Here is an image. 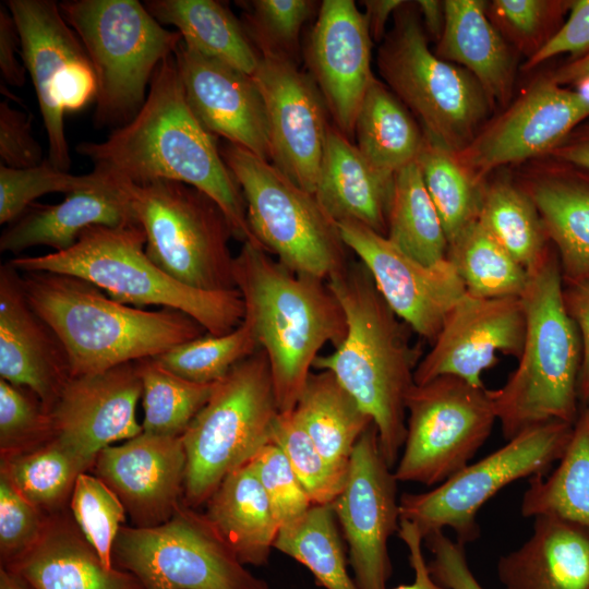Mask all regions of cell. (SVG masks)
I'll list each match as a JSON object with an SVG mask.
<instances>
[{
	"label": "cell",
	"instance_id": "6da1fadb",
	"mask_svg": "<svg viewBox=\"0 0 589 589\" xmlns=\"http://www.w3.org/2000/svg\"><path fill=\"white\" fill-rule=\"evenodd\" d=\"M76 152L93 163L94 170L120 181L171 180L199 189L223 209L237 239L260 245L240 187L214 135L188 104L173 55L155 70L139 112L105 141L82 142Z\"/></svg>",
	"mask_w": 589,
	"mask_h": 589
},
{
	"label": "cell",
	"instance_id": "7a4b0ae2",
	"mask_svg": "<svg viewBox=\"0 0 589 589\" xmlns=\"http://www.w3.org/2000/svg\"><path fill=\"white\" fill-rule=\"evenodd\" d=\"M326 283L344 311L347 332L332 353L315 359L313 369L334 374L372 419L382 455L393 468L406 437V400L420 350L411 345V328L390 309L360 261L349 262Z\"/></svg>",
	"mask_w": 589,
	"mask_h": 589
},
{
	"label": "cell",
	"instance_id": "3957f363",
	"mask_svg": "<svg viewBox=\"0 0 589 589\" xmlns=\"http://www.w3.org/2000/svg\"><path fill=\"white\" fill-rule=\"evenodd\" d=\"M243 322L267 357L279 412L294 409L320 350L346 336L344 311L327 283L294 273L257 244L235 256Z\"/></svg>",
	"mask_w": 589,
	"mask_h": 589
},
{
	"label": "cell",
	"instance_id": "277c9868",
	"mask_svg": "<svg viewBox=\"0 0 589 589\" xmlns=\"http://www.w3.org/2000/svg\"><path fill=\"white\" fill-rule=\"evenodd\" d=\"M20 273L29 304L53 329L68 353L71 376L155 358L206 333L181 311H148L122 303L76 276Z\"/></svg>",
	"mask_w": 589,
	"mask_h": 589
},
{
	"label": "cell",
	"instance_id": "5b68a950",
	"mask_svg": "<svg viewBox=\"0 0 589 589\" xmlns=\"http://www.w3.org/2000/svg\"><path fill=\"white\" fill-rule=\"evenodd\" d=\"M528 273L520 296L526 333L517 368L502 387L489 389L506 441L553 421L573 424L580 408L581 338L564 303L561 265L552 244Z\"/></svg>",
	"mask_w": 589,
	"mask_h": 589
},
{
	"label": "cell",
	"instance_id": "8992f818",
	"mask_svg": "<svg viewBox=\"0 0 589 589\" xmlns=\"http://www.w3.org/2000/svg\"><path fill=\"white\" fill-rule=\"evenodd\" d=\"M145 244L141 225L96 226L83 231L68 250L17 256L9 262L20 272L76 276L132 306L159 305L181 311L213 335L227 334L243 322L244 303L238 289L205 291L191 288L158 267L148 257Z\"/></svg>",
	"mask_w": 589,
	"mask_h": 589
},
{
	"label": "cell",
	"instance_id": "52a82bcc",
	"mask_svg": "<svg viewBox=\"0 0 589 589\" xmlns=\"http://www.w3.org/2000/svg\"><path fill=\"white\" fill-rule=\"evenodd\" d=\"M59 8L96 75L95 127L125 124L142 108L155 70L175 53L181 35L137 0H67Z\"/></svg>",
	"mask_w": 589,
	"mask_h": 589
},
{
	"label": "cell",
	"instance_id": "ba28073f",
	"mask_svg": "<svg viewBox=\"0 0 589 589\" xmlns=\"http://www.w3.org/2000/svg\"><path fill=\"white\" fill-rule=\"evenodd\" d=\"M393 16L377 50L380 75L429 139L459 154L494 107L470 72L430 49L416 2L405 1Z\"/></svg>",
	"mask_w": 589,
	"mask_h": 589
},
{
	"label": "cell",
	"instance_id": "9c48e42d",
	"mask_svg": "<svg viewBox=\"0 0 589 589\" xmlns=\"http://www.w3.org/2000/svg\"><path fill=\"white\" fill-rule=\"evenodd\" d=\"M279 413L263 350L236 364L216 383L204 407L181 436L187 468L183 502H207L220 482L265 444Z\"/></svg>",
	"mask_w": 589,
	"mask_h": 589
},
{
	"label": "cell",
	"instance_id": "30bf717a",
	"mask_svg": "<svg viewBox=\"0 0 589 589\" xmlns=\"http://www.w3.org/2000/svg\"><path fill=\"white\" fill-rule=\"evenodd\" d=\"M221 157L241 189L256 242L290 271L327 281L348 264L337 224L315 195L271 161L228 143Z\"/></svg>",
	"mask_w": 589,
	"mask_h": 589
},
{
	"label": "cell",
	"instance_id": "8fae6325",
	"mask_svg": "<svg viewBox=\"0 0 589 589\" xmlns=\"http://www.w3.org/2000/svg\"><path fill=\"white\" fill-rule=\"evenodd\" d=\"M148 257L173 279L194 289H236L229 241L235 230L208 195L189 184L155 180L131 185Z\"/></svg>",
	"mask_w": 589,
	"mask_h": 589
},
{
	"label": "cell",
	"instance_id": "7c38bea8",
	"mask_svg": "<svg viewBox=\"0 0 589 589\" xmlns=\"http://www.w3.org/2000/svg\"><path fill=\"white\" fill-rule=\"evenodd\" d=\"M112 561L144 589H269L241 563L205 513L184 502L159 526L123 525Z\"/></svg>",
	"mask_w": 589,
	"mask_h": 589
},
{
	"label": "cell",
	"instance_id": "4fadbf2b",
	"mask_svg": "<svg viewBox=\"0 0 589 589\" xmlns=\"http://www.w3.org/2000/svg\"><path fill=\"white\" fill-rule=\"evenodd\" d=\"M572 429L561 421L528 429L435 488L401 494L400 519L416 525L423 538L449 528L464 545L477 540L479 509L509 483L546 474L562 457Z\"/></svg>",
	"mask_w": 589,
	"mask_h": 589
},
{
	"label": "cell",
	"instance_id": "5bb4252c",
	"mask_svg": "<svg viewBox=\"0 0 589 589\" xmlns=\"http://www.w3.org/2000/svg\"><path fill=\"white\" fill-rule=\"evenodd\" d=\"M406 437L394 469L397 481L438 485L466 467L496 420L485 387L440 376L411 387Z\"/></svg>",
	"mask_w": 589,
	"mask_h": 589
},
{
	"label": "cell",
	"instance_id": "9a60e30c",
	"mask_svg": "<svg viewBox=\"0 0 589 589\" xmlns=\"http://www.w3.org/2000/svg\"><path fill=\"white\" fill-rule=\"evenodd\" d=\"M20 36L24 67L33 81L43 116L48 160L68 171L71 157L64 132V113L83 109L97 92L88 56L51 0H9Z\"/></svg>",
	"mask_w": 589,
	"mask_h": 589
},
{
	"label": "cell",
	"instance_id": "2e32d148",
	"mask_svg": "<svg viewBox=\"0 0 589 589\" xmlns=\"http://www.w3.org/2000/svg\"><path fill=\"white\" fill-rule=\"evenodd\" d=\"M397 482L371 424L352 450L345 485L332 504L359 589H386L392 575L388 540L400 522Z\"/></svg>",
	"mask_w": 589,
	"mask_h": 589
},
{
	"label": "cell",
	"instance_id": "e0dca14e",
	"mask_svg": "<svg viewBox=\"0 0 589 589\" xmlns=\"http://www.w3.org/2000/svg\"><path fill=\"white\" fill-rule=\"evenodd\" d=\"M589 119V94L553 82L548 75L530 85L457 155L480 184L495 169L550 155Z\"/></svg>",
	"mask_w": 589,
	"mask_h": 589
},
{
	"label": "cell",
	"instance_id": "ac0fdd59",
	"mask_svg": "<svg viewBox=\"0 0 589 589\" xmlns=\"http://www.w3.org/2000/svg\"><path fill=\"white\" fill-rule=\"evenodd\" d=\"M336 224L344 243L368 268L390 309L432 344L448 312L466 294L453 264L446 259L424 265L361 223Z\"/></svg>",
	"mask_w": 589,
	"mask_h": 589
},
{
	"label": "cell",
	"instance_id": "d6986e66",
	"mask_svg": "<svg viewBox=\"0 0 589 589\" xmlns=\"http://www.w3.org/2000/svg\"><path fill=\"white\" fill-rule=\"evenodd\" d=\"M252 77L266 110L271 163L314 194L329 125L317 85L297 63L269 56H260Z\"/></svg>",
	"mask_w": 589,
	"mask_h": 589
},
{
	"label": "cell",
	"instance_id": "ffe728a7",
	"mask_svg": "<svg viewBox=\"0 0 589 589\" xmlns=\"http://www.w3.org/2000/svg\"><path fill=\"white\" fill-rule=\"evenodd\" d=\"M526 333L520 297L482 299L465 294L444 323L414 370V383L455 376L484 387L483 371L498 362V354L519 359Z\"/></svg>",
	"mask_w": 589,
	"mask_h": 589
},
{
	"label": "cell",
	"instance_id": "44dd1931",
	"mask_svg": "<svg viewBox=\"0 0 589 589\" xmlns=\"http://www.w3.org/2000/svg\"><path fill=\"white\" fill-rule=\"evenodd\" d=\"M142 392L135 362L71 376L48 410L52 440L92 470L104 448L143 432L136 420Z\"/></svg>",
	"mask_w": 589,
	"mask_h": 589
},
{
	"label": "cell",
	"instance_id": "7402d4cb",
	"mask_svg": "<svg viewBox=\"0 0 589 589\" xmlns=\"http://www.w3.org/2000/svg\"><path fill=\"white\" fill-rule=\"evenodd\" d=\"M372 38L352 0H324L306 41L304 58L335 127L349 140L362 101L376 80Z\"/></svg>",
	"mask_w": 589,
	"mask_h": 589
},
{
	"label": "cell",
	"instance_id": "603a6c76",
	"mask_svg": "<svg viewBox=\"0 0 589 589\" xmlns=\"http://www.w3.org/2000/svg\"><path fill=\"white\" fill-rule=\"evenodd\" d=\"M187 455L182 437L145 432L104 448L91 471L118 496L133 527L168 521L183 502Z\"/></svg>",
	"mask_w": 589,
	"mask_h": 589
},
{
	"label": "cell",
	"instance_id": "cb8c5ba5",
	"mask_svg": "<svg viewBox=\"0 0 589 589\" xmlns=\"http://www.w3.org/2000/svg\"><path fill=\"white\" fill-rule=\"evenodd\" d=\"M175 61L185 97L212 134L271 161L266 110L252 75L205 57L180 41Z\"/></svg>",
	"mask_w": 589,
	"mask_h": 589
},
{
	"label": "cell",
	"instance_id": "d4e9b609",
	"mask_svg": "<svg viewBox=\"0 0 589 589\" xmlns=\"http://www.w3.org/2000/svg\"><path fill=\"white\" fill-rule=\"evenodd\" d=\"M0 376L31 389L47 411L71 377L60 338L29 304L9 261L0 266Z\"/></svg>",
	"mask_w": 589,
	"mask_h": 589
},
{
	"label": "cell",
	"instance_id": "484cf974",
	"mask_svg": "<svg viewBox=\"0 0 589 589\" xmlns=\"http://www.w3.org/2000/svg\"><path fill=\"white\" fill-rule=\"evenodd\" d=\"M98 173L97 183L67 194L60 203L29 207L3 230L0 251L19 254L28 248L45 245L52 252H61L71 248L88 228L140 225L133 206L132 183Z\"/></svg>",
	"mask_w": 589,
	"mask_h": 589
},
{
	"label": "cell",
	"instance_id": "4316f807",
	"mask_svg": "<svg viewBox=\"0 0 589 589\" xmlns=\"http://www.w3.org/2000/svg\"><path fill=\"white\" fill-rule=\"evenodd\" d=\"M1 567L34 589H144L133 574L103 564L67 509L47 515L37 541Z\"/></svg>",
	"mask_w": 589,
	"mask_h": 589
},
{
	"label": "cell",
	"instance_id": "83f0119b",
	"mask_svg": "<svg viewBox=\"0 0 589 589\" xmlns=\"http://www.w3.org/2000/svg\"><path fill=\"white\" fill-rule=\"evenodd\" d=\"M496 572L504 589H589V529L536 516L532 534L498 560Z\"/></svg>",
	"mask_w": 589,
	"mask_h": 589
},
{
	"label": "cell",
	"instance_id": "f1b7e54d",
	"mask_svg": "<svg viewBox=\"0 0 589 589\" xmlns=\"http://www.w3.org/2000/svg\"><path fill=\"white\" fill-rule=\"evenodd\" d=\"M520 185L539 211L563 284L589 280V172L554 160Z\"/></svg>",
	"mask_w": 589,
	"mask_h": 589
},
{
	"label": "cell",
	"instance_id": "f546056e",
	"mask_svg": "<svg viewBox=\"0 0 589 589\" xmlns=\"http://www.w3.org/2000/svg\"><path fill=\"white\" fill-rule=\"evenodd\" d=\"M445 25L435 55L466 69L493 107H506L513 95L514 48L488 15L482 0H445Z\"/></svg>",
	"mask_w": 589,
	"mask_h": 589
},
{
	"label": "cell",
	"instance_id": "4dcf8cb0",
	"mask_svg": "<svg viewBox=\"0 0 589 589\" xmlns=\"http://www.w3.org/2000/svg\"><path fill=\"white\" fill-rule=\"evenodd\" d=\"M392 183L351 140L328 125L314 195L335 223L354 220L386 236Z\"/></svg>",
	"mask_w": 589,
	"mask_h": 589
},
{
	"label": "cell",
	"instance_id": "1f68e13d",
	"mask_svg": "<svg viewBox=\"0 0 589 589\" xmlns=\"http://www.w3.org/2000/svg\"><path fill=\"white\" fill-rule=\"evenodd\" d=\"M205 504V515L242 564H267L279 525L249 462L231 471Z\"/></svg>",
	"mask_w": 589,
	"mask_h": 589
},
{
	"label": "cell",
	"instance_id": "d6a6232c",
	"mask_svg": "<svg viewBox=\"0 0 589 589\" xmlns=\"http://www.w3.org/2000/svg\"><path fill=\"white\" fill-rule=\"evenodd\" d=\"M148 12L176 27L183 43L199 53L252 75L260 56L242 23L215 0H147Z\"/></svg>",
	"mask_w": 589,
	"mask_h": 589
},
{
	"label": "cell",
	"instance_id": "836d02e7",
	"mask_svg": "<svg viewBox=\"0 0 589 589\" xmlns=\"http://www.w3.org/2000/svg\"><path fill=\"white\" fill-rule=\"evenodd\" d=\"M354 136L360 153L388 182L417 160L425 139L412 113L377 79L359 109Z\"/></svg>",
	"mask_w": 589,
	"mask_h": 589
},
{
	"label": "cell",
	"instance_id": "e575fe53",
	"mask_svg": "<svg viewBox=\"0 0 589 589\" xmlns=\"http://www.w3.org/2000/svg\"><path fill=\"white\" fill-rule=\"evenodd\" d=\"M293 411L322 455L345 469L358 440L373 424L328 371L310 374Z\"/></svg>",
	"mask_w": 589,
	"mask_h": 589
},
{
	"label": "cell",
	"instance_id": "d590c367",
	"mask_svg": "<svg viewBox=\"0 0 589 589\" xmlns=\"http://www.w3.org/2000/svg\"><path fill=\"white\" fill-rule=\"evenodd\" d=\"M528 483L520 505L524 517L552 515L589 529V402L580 404L555 469Z\"/></svg>",
	"mask_w": 589,
	"mask_h": 589
},
{
	"label": "cell",
	"instance_id": "8d00e7d4",
	"mask_svg": "<svg viewBox=\"0 0 589 589\" xmlns=\"http://www.w3.org/2000/svg\"><path fill=\"white\" fill-rule=\"evenodd\" d=\"M386 237L424 265L447 259L448 241L416 161L393 178Z\"/></svg>",
	"mask_w": 589,
	"mask_h": 589
},
{
	"label": "cell",
	"instance_id": "74e56055",
	"mask_svg": "<svg viewBox=\"0 0 589 589\" xmlns=\"http://www.w3.org/2000/svg\"><path fill=\"white\" fill-rule=\"evenodd\" d=\"M479 220L528 272L551 245L534 202L510 180L485 181Z\"/></svg>",
	"mask_w": 589,
	"mask_h": 589
},
{
	"label": "cell",
	"instance_id": "f35d334b",
	"mask_svg": "<svg viewBox=\"0 0 589 589\" xmlns=\"http://www.w3.org/2000/svg\"><path fill=\"white\" fill-rule=\"evenodd\" d=\"M447 260L466 293L482 299L520 297L529 273L478 219L448 244Z\"/></svg>",
	"mask_w": 589,
	"mask_h": 589
},
{
	"label": "cell",
	"instance_id": "ab89813d",
	"mask_svg": "<svg viewBox=\"0 0 589 589\" xmlns=\"http://www.w3.org/2000/svg\"><path fill=\"white\" fill-rule=\"evenodd\" d=\"M87 471L85 462L53 440L0 458V476L46 515L65 509L77 477Z\"/></svg>",
	"mask_w": 589,
	"mask_h": 589
},
{
	"label": "cell",
	"instance_id": "60d3db41",
	"mask_svg": "<svg viewBox=\"0 0 589 589\" xmlns=\"http://www.w3.org/2000/svg\"><path fill=\"white\" fill-rule=\"evenodd\" d=\"M332 505H312L297 521L279 529L274 549L305 566L325 589H359Z\"/></svg>",
	"mask_w": 589,
	"mask_h": 589
},
{
	"label": "cell",
	"instance_id": "b9f144b4",
	"mask_svg": "<svg viewBox=\"0 0 589 589\" xmlns=\"http://www.w3.org/2000/svg\"><path fill=\"white\" fill-rule=\"evenodd\" d=\"M416 163L449 244L479 219L484 184L471 177L455 153L426 135Z\"/></svg>",
	"mask_w": 589,
	"mask_h": 589
},
{
	"label": "cell",
	"instance_id": "7bdbcfd3",
	"mask_svg": "<svg viewBox=\"0 0 589 589\" xmlns=\"http://www.w3.org/2000/svg\"><path fill=\"white\" fill-rule=\"evenodd\" d=\"M135 364L143 387V432L181 437L212 396L217 382L202 384L185 380L154 358L139 360Z\"/></svg>",
	"mask_w": 589,
	"mask_h": 589
},
{
	"label": "cell",
	"instance_id": "ee69618b",
	"mask_svg": "<svg viewBox=\"0 0 589 589\" xmlns=\"http://www.w3.org/2000/svg\"><path fill=\"white\" fill-rule=\"evenodd\" d=\"M250 327L242 322L224 335L205 333L154 359L168 371L195 383L220 381L239 362L259 351Z\"/></svg>",
	"mask_w": 589,
	"mask_h": 589
},
{
	"label": "cell",
	"instance_id": "f6af8a7d",
	"mask_svg": "<svg viewBox=\"0 0 589 589\" xmlns=\"http://www.w3.org/2000/svg\"><path fill=\"white\" fill-rule=\"evenodd\" d=\"M271 442L284 452L313 505H332L345 485L348 468L322 455L293 410L277 414Z\"/></svg>",
	"mask_w": 589,
	"mask_h": 589
},
{
	"label": "cell",
	"instance_id": "bcb514c9",
	"mask_svg": "<svg viewBox=\"0 0 589 589\" xmlns=\"http://www.w3.org/2000/svg\"><path fill=\"white\" fill-rule=\"evenodd\" d=\"M244 9L242 26L259 56L297 63L300 32L317 5L311 0H252L238 2Z\"/></svg>",
	"mask_w": 589,
	"mask_h": 589
},
{
	"label": "cell",
	"instance_id": "7dc6e473",
	"mask_svg": "<svg viewBox=\"0 0 589 589\" xmlns=\"http://www.w3.org/2000/svg\"><path fill=\"white\" fill-rule=\"evenodd\" d=\"M69 508L88 543L103 564L112 568L116 538L125 521V508L115 492L98 477L81 473L75 482Z\"/></svg>",
	"mask_w": 589,
	"mask_h": 589
},
{
	"label": "cell",
	"instance_id": "c3c4849f",
	"mask_svg": "<svg viewBox=\"0 0 589 589\" xmlns=\"http://www.w3.org/2000/svg\"><path fill=\"white\" fill-rule=\"evenodd\" d=\"M96 171L75 176L58 169L48 159L31 168L0 166V224H11L21 217L32 203L44 194L71 192L98 182Z\"/></svg>",
	"mask_w": 589,
	"mask_h": 589
},
{
	"label": "cell",
	"instance_id": "681fc988",
	"mask_svg": "<svg viewBox=\"0 0 589 589\" xmlns=\"http://www.w3.org/2000/svg\"><path fill=\"white\" fill-rule=\"evenodd\" d=\"M568 9L569 1L493 0L486 10L504 38L528 59L555 34Z\"/></svg>",
	"mask_w": 589,
	"mask_h": 589
},
{
	"label": "cell",
	"instance_id": "f907efd6",
	"mask_svg": "<svg viewBox=\"0 0 589 589\" xmlns=\"http://www.w3.org/2000/svg\"><path fill=\"white\" fill-rule=\"evenodd\" d=\"M52 440L49 412L31 389L0 378V458Z\"/></svg>",
	"mask_w": 589,
	"mask_h": 589
},
{
	"label": "cell",
	"instance_id": "816d5d0a",
	"mask_svg": "<svg viewBox=\"0 0 589 589\" xmlns=\"http://www.w3.org/2000/svg\"><path fill=\"white\" fill-rule=\"evenodd\" d=\"M272 505L279 529L299 520L313 505L284 452L273 442L249 461Z\"/></svg>",
	"mask_w": 589,
	"mask_h": 589
},
{
	"label": "cell",
	"instance_id": "f5cc1de1",
	"mask_svg": "<svg viewBox=\"0 0 589 589\" xmlns=\"http://www.w3.org/2000/svg\"><path fill=\"white\" fill-rule=\"evenodd\" d=\"M47 515L0 476V562L5 565L39 538Z\"/></svg>",
	"mask_w": 589,
	"mask_h": 589
},
{
	"label": "cell",
	"instance_id": "db71d44e",
	"mask_svg": "<svg viewBox=\"0 0 589 589\" xmlns=\"http://www.w3.org/2000/svg\"><path fill=\"white\" fill-rule=\"evenodd\" d=\"M0 157L1 165L10 168H31L40 165L43 149L32 134V117L0 104Z\"/></svg>",
	"mask_w": 589,
	"mask_h": 589
},
{
	"label": "cell",
	"instance_id": "11a10c76",
	"mask_svg": "<svg viewBox=\"0 0 589 589\" xmlns=\"http://www.w3.org/2000/svg\"><path fill=\"white\" fill-rule=\"evenodd\" d=\"M424 541L432 555L428 568L437 584L447 589H484L468 566L464 544L444 531L432 532Z\"/></svg>",
	"mask_w": 589,
	"mask_h": 589
},
{
	"label": "cell",
	"instance_id": "9f6ffc18",
	"mask_svg": "<svg viewBox=\"0 0 589 589\" xmlns=\"http://www.w3.org/2000/svg\"><path fill=\"white\" fill-rule=\"evenodd\" d=\"M567 20L555 34L524 63L525 70H531L544 61L563 53L570 59L589 52V0L569 1Z\"/></svg>",
	"mask_w": 589,
	"mask_h": 589
},
{
	"label": "cell",
	"instance_id": "6f0895ef",
	"mask_svg": "<svg viewBox=\"0 0 589 589\" xmlns=\"http://www.w3.org/2000/svg\"><path fill=\"white\" fill-rule=\"evenodd\" d=\"M566 310L578 327L582 360L578 381L580 404L589 402V280L564 285Z\"/></svg>",
	"mask_w": 589,
	"mask_h": 589
},
{
	"label": "cell",
	"instance_id": "680465c9",
	"mask_svg": "<svg viewBox=\"0 0 589 589\" xmlns=\"http://www.w3.org/2000/svg\"><path fill=\"white\" fill-rule=\"evenodd\" d=\"M20 43L15 21L4 4L0 5V70L3 80L13 86L25 83V67L17 60Z\"/></svg>",
	"mask_w": 589,
	"mask_h": 589
},
{
	"label": "cell",
	"instance_id": "91938a15",
	"mask_svg": "<svg viewBox=\"0 0 589 589\" xmlns=\"http://www.w3.org/2000/svg\"><path fill=\"white\" fill-rule=\"evenodd\" d=\"M397 533L408 550L414 579L411 584L399 585L393 589H447L437 584L430 574L422 551L424 538L417 526L406 519H400Z\"/></svg>",
	"mask_w": 589,
	"mask_h": 589
},
{
	"label": "cell",
	"instance_id": "94428289",
	"mask_svg": "<svg viewBox=\"0 0 589 589\" xmlns=\"http://www.w3.org/2000/svg\"><path fill=\"white\" fill-rule=\"evenodd\" d=\"M550 156L589 172V120L578 125Z\"/></svg>",
	"mask_w": 589,
	"mask_h": 589
},
{
	"label": "cell",
	"instance_id": "6125c7cd",
	"mask_svg": "<svg viewBox=\"0 0 589 589\" xmlns=\"http://www.w3.org/2000/svg\"><path fill=\"white\" fill-rule=\"evenodd\" d=\"M364 17L373 41L382 43L386 36V23L390 15L405 3L402 0H363Z\"/></svg>",
	"mask_w": 589,
	"mask_h": 589
},
{
	"label": "cell",
	"instance_id": "be15d7a7",
	"mask_svg": "<svg viewBox=\"0 0 589 589\" xmlns=\"http://www.w3.org/2000/svg\"><path fill=\"white\" fill-rule=\"evenodd\" d=\"M421 23L426 36L436 43L440 40L445 25V3L440 0L416 1Z\"/></svg>",
	"mask_w": 589,
	"mask_h": 589
},
{
	"label": "cell",
	"instance_id": "e7e4bbea",
	"mask_svg": "<svg viewBox=\"0 0 589 589\" xmlns=\"http://www.w3.org/2000/svg\"><path fill=\"white\" fill-rule=\"evenodd\" d=\"M548 76L562 86L589 81V52L578 58L569 59Z\"/></svg>",
	"mask_w": 589,
	"mask_h": 589
},
{
	"label": "cell",
	"instance_id": "03108f58",
	"mask_svg": "<svg viewBox=\"0 0 589 589\" xmlns=\"http://www.w3.org/2000/svg\"><path fill=\"white\" fill-rule=\"evenodd\" d=\"M0 589H34L16 574L0 567Z\"/></svg>",
	"mask_w": 589,
	"mask_h": 589
}]
</instances>
